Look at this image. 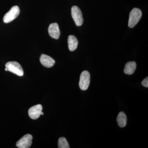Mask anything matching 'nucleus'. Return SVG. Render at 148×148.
Listing matches in <instances>:
<instances>
[{"instance_id":"obj_8","label":"nucleus","mask_w":148,"mask_h":148,"mask_svg":"<svg viewBox=\"0 0 148 148\" xmlns=\"http://www.w3.org/2000/svg\"><path fill=\"white\" fill-rule=\"evenodd\" d=\"M48 30L49 34L51 38L55 39H58L59 38L61 32L57 23H54L50 24Z\"/></svg>"},{"instance_id":"obj_13","label":"nucleus","mask_w":148,"mask_h":148,"mask_svg":"<svg viewBox=\"0 0 148 148\" xmlns=\"http://www.w3.org/2000/svg\"><path fill=\"white\" fill-rule=\"evenodd\" d=\"M58 148H69V143L65 138L61 137L59 138L58 141Z\"/></svg>"},{"instance_id":"obj_3","label":"nucleus","mask_w":148,"mask_h":148,"mask_svg":"<svg viewBox=\"0 0 148 148\" xmlns=\"http://www.w3.org/2000/svg\"><path fill=\"white\" fill-rule=\"evenodd\" d=\"M20 13V10L17 6H14L6 13L3 18L5 23H9L16 18Z\"/></svg>"},{"instance_id":"obj_2","label":"nucleus","mask_w":148,"mask_h":148,"mask_svg":"<svg viewBox=\"0 0 148 148\" xmlns=\"http://www.w3.org/2000/svg\"><path fill=\"white\" fill-rule=\"evenodd\" d=\"M8 71L21 77L24 75V71L21 65L16 61H10L5 65Z\"/></svg>"},{"instance_id":"obj_4","label":"nucleus","mask_w":148,"mask_h":148,"mask_svg":"<svg viewBox=\"0 0 148 148\" xmlns=\"http://www.w3.org/2000/svg\"><path fill=\"white\" fill-rule=\"evenodd\" d=\"M72 17L77 26H82L83 23L84 19L81 10L78 7L73 6L71 8Z\"/></svg>"},{"instance_id":"obj_7","label":"nucleus","mask_w":148,"mask_h":148,"mask_svg":"<svg viewBox=\"0 0 148 148\" xmlns=\"http://www.w3.org/2000/svg\"><path fill=\"white\" fill-rule=\"evenodd\" d=\"M42 107L40 104L36 105L29 109V116L32 119H38L41 115V112H42Z\"/></svg>"},{"instance_id":"obj_11","label":"nucleus","mask_w":148,"mask_h":148,"mask_svg":"<svg viewBox=\"0 0 148 148\" xmlns=\"http://www.w3.org/2000/svg\"><path fill=\"white\" fill-rule=\"evenodd\" d=\"M136 62L135 61H130L125 64L124 69L125 73L130 75L134 73L136 69Z\"/></svg>"},{"instance_id":"obj_10","label":"nucleus","mask_w":148,"mask_h":148,"mask_svg":"<svg viewBox=\"0 0 148 148\" xmlns=\"http://www.w3.org/2000/svg\"><path fill=\"white\" fill-rule=\"evenodd\" d=\"M68 43L69 49L71 51H74L77 49L78 45V41L76 37L73 35H70L68 37Z\"/></svg>"},{"instance_id":"obj_9","label":"nucleus","mask_w":148,"mask_h":148,"mask_svg":"<svg viewBox=\"0 0 148 148\" xmlns=\"http://www.w3.org/2000/svg\"><path fill=\"white\" fill-rule=\"evenodd\" d=\"M40 60L43 66L47 68H51L54 66L55 63V60L53 58L45 54L41 55Z\"/></svg>"},{"instance_id":"obj_12","label":"nucleus","mask_w":148,"mask_h":148,"mask_svg":"<svg viewBox=\"0 0 148 148\" xmlns=\"http://www.w3.org/2000/svg\"><path fill=\"white\" fill-rule=\"evenodd\" d=\"M117 121L120 127H123L126 126L127 122V116L123 112H120L117 117Z\"/></svg>"},{"instance_id":"obj_14","label":"nucleus","mask_w":148,"mask_h":148,"mask_svg":"<svg viewBox=\"0 0 148 148\" xmlns=\"http://www.w3.org/2000/svg\"><path fill=\"white\" fill-rule=\"evenodd\" d=\"M142 84L143 86L145 87H148V77H146L142 82Z\"/></svg>"},{"instance_id":"obj_5","label":"nucleus","mask_w":148,"mask_h":148,"mask_svg":"<svg viewBox=\"0 0 148 148\" xmlns=\"http://www.w3.org/2000/svg\"><path fill=\"white\" fill-rule=\"evenodd\" d=\"M90 75L89 72L86 71H84L80 76L79 86L83 90H87L90 84Z\"/></svg>"},{"instance_id":"obj_1","label":"nucleus","mask_w":148,"mask_h":148,"mask_svg":"<svg viewBox=\"0 0 148 148\" xmlns=\"http://www.w3.org/2000/svg\"><path fill=\"white\" fill-rule=\"evenodd\" d=\"M142 16V12L139 8H134L130 13L128 27L133 28L138 24Z\"/></svg>"},{"instance_id":"obj_6","label":"nucleus","mask_w":148,"mask_h":148,"mask_svg":"<svg viewBox=\"0 0 148 148\" xmlns=\"http://www.w3.org/2000/svg\"><path fill=\"white\" fill-rule=\"evenodd\" d=\"M33 137L30 134L24 135L16 143V146L19 148H28L32 145Z\"/></svg>"}]
</instances>
